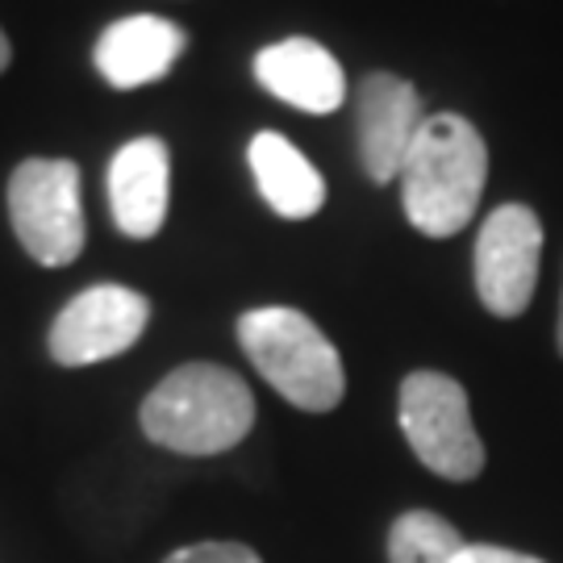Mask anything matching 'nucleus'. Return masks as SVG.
I'll list each match as a JSON object with an SVG mask.
<instances>
[{
    "label": "nucleus",
    "instance_id": "nucleus-1",
    "mask_svg": "<svg viewBox=\"0 0 563 563\" xmlns=\"http://www.w3.org/2000/svg\"><path fill=\"white\" fill-rule=\"evenodd\" d=\"M142 434L176 455H222L255 426V397L222 363H184L163 376L139 409Z\"/></svg>",
    "mask_w": 563,
    "mask_h": 563
},
{
    "label": "nucleus",
    "instance_id": "nucleus-2",
    "mask_svg": "<svg viewBox=\"0 0 563 563\" xmlns=\"http://www.w3.org/2000/svg\"><path fill=\"white\" fill-rule=\"evenodd\" d=\"M484 180H488V146L481 130L460 113L426 118L401 167V205L413 230L426 239H451L476 218Z\"/></svg>",
    "mask_w": 563,
    "mask_h": 563
},
{
    "label": "nucleus",
    "instance_id": "nucleus-3",
    "mask_svg": "<svg viewBox=\"0 0 563 563\" xmlns=\"http://www.w3.org/2000/svg\"><path fill=\"white\" fill-rule=\"evenodd\" d=\"M239 346L263 380L305 413H330L346 397L339 346L301 309L288 305L246 309L239 318Z\"/></svg>",
    "mask_w": 563,
    "mask_h": 563
},
{
    "label": "nucleus",
    "instance_id": "nucleus-4",
    "mask_svg": "<svg viewBox=\"0 0 563 563\" xmlns=\"http://www.w3.org/2000/svg\"><path fill=\"white\" fill-rule=\"evenodd\" d=\"M9 222L30 260L67 267L80 260L88 225L80 201V167L71 159H25L9 176Z\"/></svg>",
    "mask_w": 563,
    "mask_h": 563
},
{
    "label": "nucleus",
    "instance_id": "nucleus-5",
    "mask_svg": "<svg viewBox=\"0 0 563 563\" xmlns=\"http://www.w3.org/2000/svg\"><path fill=\"white\" fill-rule=\"evenodd\" d=\"M401 430L413 455L443 481L467 484L484 472V443L472 426V405L455 376L409 372L401 380Z\"/></svg>",
    "mask_w": 563,
    "mask_h": 563
},
{
    "label": "nucleus",
    "instance_id": "nucleus-6",
    "mask_svg": "<svg viewBox=\"0 0 563 563\" xmlns=\"http://www.w3.org/2000/svg\"><path fill=\"white\" fill-rule=\"evenodd\" d=\"M543 260V222L530 205L509 201L476 234V292L493 318H522Z\"/></svg>",
    "mask_w": 563,
    "mask_h": 563
},
{
    "label": "nucleus",
    "instance_id": "nucleus-7",
    "mask_svg": "<svg viewBox=\"0 0 563 563\" xmlns=\"http://www.w3.org/2000/svg\"><path fill=\"white\" fill-rule=\"evenodd\" d=\"M151 322V301L125 284H92L63 305L51 325V360L59 367H88L130 351Z\"/></svg>",
    "mask_w": 563,
    "mask_h": 563
},
{
    "label": "nucleus",
    "instance_id": "nucleus-8",
    "mask_svg": "<svg viewBox=\"0 0 563 563\" xmlns=\"http://www.w3.org/2000/svg\"><path fill=\"white\" fill-rule=\"evenodd\" d=\"M426 113L418 88L393 71H367L355 88V139L360 163L376 184L401 180V167L422 134Z\"/></svg>",
    "mask_w": 563,
    "mask_h": 563
},
{
    "label": "nucleus",
    "instance_id": "nucleus-9",
    "mask_svg": "<svg viewBox=\"0 0 563 563\" xmlns=\"http://www.w3.org/2000/svg\"><path fill=\"white\" fill-rule=\"evenodd\" d=\"M172 201V155L167 142L142 134L121 146L109 163V205L113 222L130 239H155Z\"/></svg>",
    "mask_w": 563,
    "mask_h": 563
},
{
    "label": "nucleus",
    "instance_id": "nucleus-10",
    "mask_svg": "<svg viewBox=\"0 0 563 563\" xmlns=\"http://www.w3.org/2000/svg\"><path fill=\"white\" fill-rule=\"evenodd\" d=\"M184 51H188V34L176 21L134 13V18H118L113 25H104L92 63L109 88L130 92V88L163 80Z\"/></svg>",
    "mask_w": 563,
    "mask_h": 563
},
{
    "label": "nucleus",
    "instance_id": "nucleus-11",
    "mask_svg": "<svg viewBox=\"0 0 563 563\" xmlns=\"http://www.w3.org/2000/svg\"><path fill=\"white\" fill-rule=\"evenodd\" d=\"M255 80L301 113L325 118L346 101V76L339 59L313 38H284L255 55Z\"/></svg>",
    "mask_w": 563,
    "mask_h": 563
},
{
    "label": "nucleus",
    "instance_id": "nucleus-12",
    "mask_svg": "<svg viewBox=\"0 0 563 563\" xmlns=\"http://www.w3.org/2000/svg\"><path fill=\"white\" fill-rule=\"evenodd\" d=\"M246 159H251L260 197L272 205V213H280L288 222H305V218H313L325 205L322 172L305 159L284 134H276V130L255 134Z\"/></svg>",
    "mask_w": 563,
    "mask_h": 563
},
{
    "label": "nucleus",
    "instance_id": "nucleus-13",
    "mask_svg": "<svg viewBox=\"0 0 563 563\" xmlns=\"http://www.w3.org/2000/svg\"><path fill=\"white\" fill-rule=\"evenodd\" d=\"M463 547L460 530L430 509H409L388 530V563H455Z\"/></svg>",
    "mask_w": 563,
    "mask_h": 563
},
{
    "label": "nucleus",
    "instance_id": "nucleus-14",
    "mask_svg": "<svg viewBox=\"0 0 563 563\" xmlns=\"http://www.w3.org/2000/svg\"><path fill=\"white\" fill-rule=\"evenodd\" d=\"M163 563H263L260 551H251L246 543H192L172 551Z\"/></svg>",
    "mask_w": 563,
    "mask_h": 563
},
{
    "label": "nucleus",
    "instance_id": "nucleus-15",
    "mask_svg": "<svg viewBox=\"0 0 563 563\" xmlns=\"http://www.w3.org/2000/svg\"><path fill=\"white\" fill-rule=\"evenodd\" d=\"M455 563H547V560H539V555H522V551H509V547L467 543Z\"/></svg>",
    "mask_w": 563,
    "mask_h": 563
},
{
    "label": "nucleus",
    "instance_id": "nucleus-16",
    "mask_svg": "<svg viewBox=\"0 0 563 563\" xmlns=\"http://www.w3.org/2000/svg\"><path fill=\"white\" fill-rule=\"evenodd\" d=\"M13 63V46H9V38H4V30H0V71Z\"/></svg>",
    "mask_w": 563,
    "mask_h": 563
},
{
    "label": "nucleus",
    "instance_id": "nucleus-17",
    "mask_svg": "<svg viewBox=\"0 0 563 563\" xmlns=\"http://www.w3.org/2000/svg\"><path fill=\"white\" fill-rule=\"evenodd\" d=\"M555 346H560L563 355V292H560V322H555Z\"/></svg>",
    "mask_w": 563,
    "mask_h": 563
}]
</instances>
